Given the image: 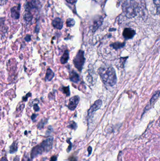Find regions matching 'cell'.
Returning <instances> with one entry per match:
<instances>
[{"mask_svg":"<svg viewBox=\"0 0 160 161\" xmlns=\"http://www.w3.org/2000/svg\"><path fill=\"white\" fill-rule=\"evenodd\" d=\"M8 2V0H0V5H3L6 4Z\"/></svg>","mask_w":160,"mask_h":161,"instance_id":"f1b7e54d","label":"cell"},{"mask_svg":"<svg viewBox=\"0 0 160 161\" xmlns=\"http://www.w3.org/2000/svg\"><path fill=\"white\" fill-rule=\"evenodd\" d=\"M103 22V18H99L97 20H96L95 22H94L93 24V32H95V31L101 25Z\"/></svg>","mask_w":160,"mask_h":161,"instance_id":"2e32d148","label":"cell"},{"mask_svg":"<svg viewBox=\"0 0 160 161\" xmlns=\"http://www.w3.org/2000/svg\"><path fill=\"white\" fill-rule=\"evenodd\" d=\"M125 44H125V42L121 43V42H116L110 44V46L112 47L113 49H114L115 50H117L125 46Z\"/></svg>","mask_w":160,"mask_h":161,"instance_id":"9a60e30c","label":"cell"},{"mask_svg":"<svg viewBox=\"0 0 160 161\" xmlns=\"http://www.w3.org/2000/svg\"><path fill=\"white\" fill-rule=\"evenodd\" d=\"M102 103L103 102L100 99H98L94 102V103L93 105L92 106L90 107V109L88 111V116L89 118L92 117L93 115L94 112L100 109L102 106Z\"/></svg>","mask_w":160,"mask_h":161,"instance_id":"277c9868","label":"cell"},{"mask_svg":"<svg viewBox=\"0 0 160 161\" xmlns=\"http://www.w3.org/2000/svg\"><path fill=\"white\" fill-rule=\"evenodd\" d=\"M85 62V58L84 57V52L80 50L77 54L76 56L74 58L73 62L75 68L80 72H81L83 69Z\"/></svg>","mask_w":160,"mask_h":161,"instance_id":"3957f363","label":"cell"},{"mask_svg":"<svg viewBox=\"0 0 160 161\" xmlns=\"http://www.w3.org/2000/svg\"><path fill=\"white\" fill-rule=\"evenodd\" d=\"M88 156H90L92 152V148L91 146H89L88 148Z\"/></svg>","mask_w":160,"mask_h":161,"instance_id":"f546056e","label":"cell"},{"mask_svg":"<svg viewBox=\"0 0 160 161\" xmlns=\"http://www.w3.org/2000/svg\"><path fill=\"white\" fill-rule=\"evenodd\" d=\"M70 79L71 82L74 83H77L80 81L79 75L74 71H72L70 74Z\"/></svg>","mask_w":160,"mask_h":161,"instance_id":"7c38bea8","label":"cell"},{"mask_svg":"<svg viewBox=\"0 0 160 161\" xmlns=\"http://www.w3.org/2000/svg\"><path fill=\"white\" fill-rule=\"evenodd\" d=\"M52 25L54 28L61 30L63 28V22L60 18H56L53 20Z\"/></svg>","mask_w":160,"mask_h":161,"instance_id":"30bf717a","label":"cell"},{"mask_svg":"<svg viewBox=\"0 0 160 161\" xmlns=\"http://www.w3.org/2000/svg\"><path fill=\"white\" fill-rule=\"evenodd\" d=\"M66 25L68 27H72L75 25V21L72 18H69L66 21Z\"/></svg>","mask_w":160,"mask_h":161,"instance_id":"ffe728a7","label":"cell"},{"mask_svg":"<svg viewBox=\"0 0 160 161\" xmlns=\"http://www.w3.org/2000/svg\"><path fill=\"white\" fill-rule=\"evenodd\" d=\"M22 161H31L30 158L27 155H24Z\"/></svg>","mask_w":160,"mask_h":161,"instance_id":"484cf974","label":"cell"},{"mask_svg":"<svg viewBox=\"0 0 160 161\" xmlns=\"http://www.w3.org/2000/svg\"><path fill=\"white\" fill-rule=\"evenodd\" d=\"M71 161H77L75 157H72V158H71Z\"/></svg>","mask_w":160,"mask_h":161,"instance_id":"e575fe53","label":"cell"},{"mask_svg":"<svg viewBox=\"0 0 160 161\" xmlns=\"http://www.w3.org/2000/svg\"><path fill=\"white\" fill-rule=\"evenodd\" d=\"M53 142V137H50L47 138V139L44 140L41 144V145L44 148L45 152H48L52 149Z\"/></svg>","mask_w":160,"mask_h":161,"instance_id":"8992f818","label":"cell"},{"mask_svg":"<svg viewBox=\"0 0 160 161\" xmlns=\"http://www.w3.org/2000/svg\"><path fill=\"white\" fill-rule=\"evenodd\" d=\"M122 11L127 18H132L138 13V5L134 0H126L122 5Z\"/></svg>","mask_w":160,"mask_h":161,"instance_id":"7a4b0ae2","label":"cell"},{"mask_svg":"<svg viewBox=\"0 0 160 161\" xmlns=\"http://www.w3.org/2000/svg\"><path fill=\"white\" fill-rule=\"evenodd\" d=\"M68 127L72 129H76L77 128V125L74 122H71L69 125L68 126Z\"/></svg>","mask_w":160,"mask_h":161,"instance_id":"7402d4cb","label":"cell"},{"mask_svg":"<svg viewBox=\"0 0 160 161\" xmlns=\"http://www.w3.org/2000/svg\"><path fill=\"white\" fill-rule=\"evenodd\" d=\"M24 40L27 42H29L31 40V35H26V36L24 37Z\"/></svg>","mask_w":160,"mask_h":161,"instance_id":"d4e9b609","label":"cell"},{"mask_svg":"<svg viewBox=\"0 0 160 161\" xmlns=\"http://www.w3.org/2000/svg\"><path fill=\"white\" fill-rule=\"evenodd\" d=\"M159 91H158L155 94V95L152 97L151 99L150 100V104L152 105V104H154V102L157 100V99L159 97Z\"/></svg>","mask_w":160,"mask_h":161,"instance_id":"d6986e66","label":"cell"},{"mask_svg":"<svg viewBox=\"0 0 160 161\" xmlns=\"http://www.w3.org/2000/svg\"><path fill=\"white\" fill-rule=\"evenodd\" d=\"M66 1L69 3L73 4V3H74L75 2H76L77 0H66Z\"/></svg>","mask_w":160,"mask_h":161,"instance_id":"4dcf8cb0","label":"cell"},{"mask_svg":"<svg viewBox=\"0 0 160 161\" xmlns=\"http://www.w3.org/2000/svg\"><path fill=\"white\" fill-rule=\"evenodd\" d=\"M80 100V98L78 96H74L70 98L68 104V106L69 109L71 111L74 110L76 109Z\"/></svg>","mask_w":160,"mask_h":161,"instance_id":"5b68a950","label":"cell"},{"mask_svg":"<svg viewBox=\"0 0 160 161\" xmlns=\"http://www.w3.org/2000/svg\"><path fill=\"white\" fill-rule=\"evenodd\" d=\"M14 161H19V157L18 156H17L14 158Z\"/></svg>","mask_w":160,"mask_h":161,"instance_id":"d6a6232c","label":"cell"},{"mask_svg":"<svg viewBox=\"0 0 160 161\" xmlns=\"http://www.w3.org/2000/svg\"><path fill=\"white\" fill-rule=\"evenodd\" d=\"M69 59V52L66 50L63 54L60 59V62L62 64H65Z\"/></svg>","mask_w":160,"mask_h":161,"instance_id":"4fadbf2b","label":"cell"},{"mask_svg":"<svg viewBox=\"0 0 160 161\" xmlns=\"http://www.w3.org/2000/svg\"><path fill=\"white\" fill-rule=\"evenodd\" d=\"M21 5L18 4L17 6L13 7L11 8V16L14 19H18L20 18Z\"/></svg>","mask_w":160,"mask_h":161,"instance_id":"ba28073f","label":"cell"},{"mask_svg":"<svg viewBox=\"0 0 160 161\" xmlns=\"http://www.w3.org/2000/svg\"><path fill=\"white\" fill-rule=\"evenodd\" d=\"M33 106H34V109L35 111L37 112L40 111V107H39V106H38V104H35Z\"/></svg>","mask_w":160,"mask_h":161,"instance_id":"cb8c5ba5","label":"cell"},{"mask_svg":"<svg viewBox=\"0 0 160 161\" xmlns=\"http://www.w3.org/2000/svg\"><path fill=\"white\" fill-rule=\"evenodd\" d=\"M136 32L134 30L130 28H126L123 30V37H125L126 39H132L135 35Z\"/></svg>","mask_w":160,"mask_h":161,"instance_id":"9c48e42d","label":"cell"},{"mask_svg":"<svg viewBox=\"0 0 160 161\" xmlns=\"http://www.w3.org/2000/svg\"><path fill=\"white\" fill-rule=\"evenodd\" d=\"M31 92H28V93L26 94V95L24 97H23L22 98V100L24 102H26L27 99L29 97H31Z\"/></svg>","mask_w":160,"mask_h":161,"instance_id":"603a6c76","label":"cell"},{"mask_svg":"<svg viewBox=\"0 0 160 161\" xmlns=\"http://www.w3.org/2000/svg\"><path fill=\"white\" fill-rule=\"evenodd\" d=\"M1 161H8V160L6 158H5V157H3V158H2Z\"/></svg>","mask_w":160,"mask_h":161,"instance_id":"836d02e7","label":"cell"},{"mask_svg":"<svg viewBox=\"0 0 160 161\" xmlns=\"http://www.w3.org/2000/svg\"><path fill=\"white\" fill-rule=\"evenodd\" d=\"M54 76V73L51 69L48 68L47 70L46 74L45 76V81L50 82L52 81Z\"/></svg>","mask_w":160,"mask_h":161,"instance_id":"8fae6325","label":"cell"},{"mask_svg":"<svg viewBox=\"0 0 160 161\" xmlns=\"http://www.w3.org/2000/svg\"><path fill=\"white\" fill-rule=\"evenodd\" d=\"M57 157L55 156H52L51 158V161H57Z\"/></svg>","mask_w":160,"mask_h":161,"instance_id":"1f68e13d","label":"cell"},{"mask_svg":"<svg viewBox=\"0 0 160 161\" xmlns=\"http://www.w3.org/2000/svg\"><path fill=\"white\" fill-rule=\"evenodd\" d=\"M99 74L103 82L106 86H113L117 82L116 73L112 66L100 68Z\"/></svg>","mask_w":160,"mask_h":161,"instance_id":"6da1fadb","label":"cell"},{"mask_svg":"<svg viewBox=\"0 0 160 161\" xmlns=\"http://www.w3.org/2000/svg\"><path fill=\"white\" fill-rule=\"evenodd\" d=\"M24 20L26 22V23H30L32 22L33 19V16L31 14V13L30 12L25 11V14L24 16Z\"/></svg>","mask_w":160,"mask_h":161,"instance_id":"5bb4252c","label":"cell"},{"mask_svg":"<svg viewBox=\"0 0 160 161\" xmlns=\"http://www.w3.org/2000/svg\"><path fill=\"white\" fill-rule=\"evenodd\" d=\"M61 91L63 92L65 94V95L68 97L70 95V90L69 86L67 87H63L61 88Z\"/></svg>","mask_w":160,"mask_h":161,"instance_id":"ac0fdd59","label":"cell"},{"mask_svg":"<svg viewBox=\"0 0 160 161\" xmlns=\"http://www.w3.org/2000/svg\"><path fill=\"white\" fill-rule=\"evenodd\" d=\"M43 152H45V150L43 146L41 145L35 146L31 151V159H34L38 155L42 154Z\"/></svg>","mask_w":160,"mask_h":161,"instance_id":"52a82bcc","label":"cell"},{"mask_svg":"<svg viewBox=\"0 0 160 161\" xmlns=\"http://www.w3.org/2000/svg\"><path fill=\"white\" fill-rule=\"evenodd\" d=\"M38 116V115H37V114H33L31 116V120H32L33 121H34L35 120L36 118H37Z\"/></svg>","mask_w":160,"mask_h":161,"instance_id":"4316f807","label":"cell"},{"mask_svg":"<svg viewBox=\"0 0 160 161\" xmlns=\"http://www.w3.org/2000/svg\"><path fill=\"white\" fill-rule=\"evenodd\" d=\"M46 120L45 119H41V121L39 122V124L38 125V128L39 129H41L44 128V125L46 123Z\"/></svg>","mask_w":160,"mask_h":161,"instance_id":"44dd1931","label":"cell"},{"mask_svg":"<svg viewBox=\"0 0 160 161\" xmlns=\"http://www.w3.org/2000/svg\"><path fill=\"white\" fill-rule=\"evenodd\" d=\"M67 141L69 142V143L70 144V146H69V147H68L67 150L68 152H69L71 150V148H72V144H71V142H70V140H67Z\"/></svg>","mask_w":160,"mask_h":161,"instance_id":"83f0119b","label":"cell"},{"mask_svg":"<svg viewBox=\"0 0 160 161\" xmlns=\"http://www.w3.org/2000/svg\"><path fill=\"white\" fill-rule=\"evenodd\" d=\"M18 150V146L17 143L16 142H14L12 144L10 148V153L11 154L15 153Z\"/></svg>","mask_w":160,"mask_h":161,"instance_id":"e0dca14e","label":"cell"}]
</instances>
